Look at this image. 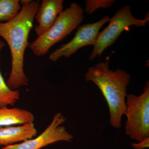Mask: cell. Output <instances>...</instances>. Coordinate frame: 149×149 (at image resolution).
I'll use <instances>...</instances> for the list:
<instances>
[{
	"label": "cell",
	"mask_w": 149,
	"mask_h": 149,
	"mask_svg": "<svg viewBox=\"0 0 149 149\" xmlns=\"http://www.w3.org/2000/svg\"><path fill=\"white\" fill-rule=\"evenodd\" d=\"M20 1L22 8L18 14L10 21L0 22V37L8 44L11 55V70L6 84L13 90L28 85L23 69L24 53L29 45V33L40 5L39 1Z\"/></svg>",
	"instance_id": "obj_1"
},
{
	"label": "cell",
	"mask_w": 149,
	"mask_h": 149,
	"mask_svg": "<svg viewBox=\"0 0 149 149\" xmlns=\"http://www.w3.org/2000/svg\"><path fill=\"white\" fill-rule=\"evenodd\" d=\"M130 76L120 69L109 68L108 58L88 68L85 74L86 81H92L100 90L106 100L110 113L111 125L116 128L121 126V119L126 110L125 99Z\"/></svg>",
	"instance_id": "obj_2"
},
{
	"label": "cell",
	"mask_w": 149,
	"mask_h": 149,
	"mask_svg": "<svg viewBox=\"0 0 149 149\" xmlns=\"http://www.w3.org/2000/svg\"><path fill=\"white\" fill-rule=\"evenodd\" d=\"M84 18L83 9L77 3H72L69 7L59 14L54 23L45 34L29 44V49L36 56L45 55L56 43L77 28Z\"/></svg>",
	"instance_id": "obj_3"
},
{
	"label": "cell",
	"mask_w": 149,
	"mask_h": 149,
	"mask_svg": "<svg viewBox=\"0 0 149 149\" xmlns=\"http://www.w3.org/2000/svg\"><path fill=\"white\" fill-rule=\"evenodd\" d=\"M125 103L126 135L139 142L149 138V81L144 87L143 93L138 96L129 94Z\"/></svg>",
	"instance_id": "obj_4"
},
{
	"label": "cell",
	"mask_w": 149,
	"mask_h": 149,
	"mask_svg": "<svg viewBox=\"0 0 149 149\" xmlns=\"http://www.w3.org/2000/svg\"><path fill=\"white\" fill-rule=\"evenodd\" d=\"M149 21V15L144 19H138L133 16L130 6H126L118 10L114 16L110 19L108 26L100 32L93 52L91 60L100 57L107 48L114 44L121 33L127 31L131 26L137 27L146 25Z\"/></svg>",
	"instance_id": "obj_5"
},
{
	"label": "cell",
	"mask_w": 149,
	"mask_h": 149,
	"mask_svg": "<svg viewBox=\"0 0 149 149\" xmlns=\"http://www.w3.org/2000/svg\"><path fill=\"white\" fill-rule=\"evenodd\" d=\"M109 17L106 16L95 23L83 24L77 28L74 37L66 44L56 49L49 56L52 61L56 62L64 56L69 57L80 48L95 45L101 27L110 20Z\"/></svg>",
	"instance_id": "obj_6"
},
{
	"label": "cell",
	"mask_w": 149,
	"mask_h": 149,
	"mask_svg": "<svg viewBox=\"0 0 149 149\" xmlns=\"http://www.w3.org/2000/svg\"><path fill=\"white\" fill-rule=\"evenodd\" d=\"M65 120L64 116L58 113L54 116L50 124L37 138L20 143L8 145L1 149H40L59 141L71 142L73 136L68 132L64 126L61 125Z\"/></svg>",
	"instance_id": "obj_7"
},
{
	"label": "cell",
	"mask_w": 149,
	"mask_h": 149,
	"mask_svg": "<svg viewBox=\"0 0 149 149\" xmlns=\"http://www.w3.org/2000/svg\"><path fill=\"white\" fill-rule=\"evenodd\" d=\"M63 0H43L35 18L38 23L35 27L38 37L45 34L54 23L63 10Z\"/></svg>",
	"instance_id": "obj_8"
},
{
	"label": "cell",
	"mask_w": 149,
	"mask_h": 149,
	"mask_svg": "<svg viewBox=\"0 0 149 149\" xmlns=\"http://www.w3.org/2000/svg\"><path fill=\"white\" fill-rule=\"evenodd\" d=\"M37 130L34 123L17 126L0 127V146L13 145L24 142L37 136Z\"/></svg>",
	"instance_id": "obj_9"
},
{
	"label": "cell",
	"mask_w": 149,
	"mask_h": 149,
	"mask_svg": "<svg viewBox=\"0 0 149 149\" xmlns=\"http://www.w3.org/2000/svg\"><path fill=\"white\" fill-rule=\"evenodd\" d=\"M35 116L27 110L13 108H0V127L14 125H22L34 122Z\"/></svg>",
	"instance_id": "obj_10"
},
{
	"label": "cell",
	"mask_w": 149,
	"mask_h": 149,
	"mask_svg": "<svg viewBox=\"0 0 149 149\" xmlns=\"http://www.w3.org/2000/svg\"><path fill=\"white\" fill-rule=\"evenodd\" d=\"M5 45L0 41V54L2 49ZM20 93L18 90H13L9 88L0 71V108L13 106L19 100Z\"/></svg>",
	"instance_id": "obj_11"
},
{
	"label": "cell",
	"mask_w": 149,
	"mask_h": 149,
	"mask_svg": "<svg viewBox=\"0 0 149 149\" xmlns=\"http://www.w3.org/2000/svg\"><path fill=\"white\" fill-rule=\"evenodd\" d=\"M19 0H0V22H8L19 13L22 7Z\"/></svg>",
	"instance_id": "obj_12"
},
{
	"label": "cell",
	"mask_w": 149,
	"mask_h": 149,
	"mask_svg": "<svg viewBox=\"0 0 149 149\" xmlns=\"http://www.w3.org/2000/svg\"><path fill=\"white\" fill-rule=\"evenodd\" d=\"M115 1H87L85 3L87 13L92 14L100 8L108 7L112 5Z\"/></svg>",
	"instance_id": "obj_13"
},
{
	"label": "cell",
	"mask_w": 149,
	"mask_h": 149,
	"mask_svg": "<svg viewBox=\"0 0 149 149\" xmlns=\"http://www.w3.org/2000/svg\"><path fill=\"white\" fill-rule=\"evenodd\" d=\"M132 146L135 149H144L148 148L149 147V138L139 142V143H133Z\"/></svg>",
	"instance_id": "obj_14"
}]
</instances>
